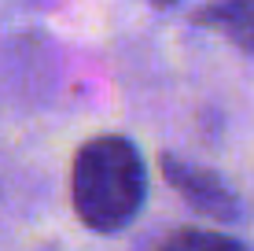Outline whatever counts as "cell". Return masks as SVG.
<instances>
[{
    "label": "cell",
    "instance_id": "obj_1",
    "mask_svg": "<svg viewBox=\"0 0 254 251\" xmlns=\"http://www.w3.org/2000/svg\"><path fill=\"white\" fill-rule=\"evenodd\" d=\"M70 200L85 229L111 237L129 229L147 203V163L122 133L89 137L74 152Z\"/></svg>",
    "mask_w": 254,
    "mask_h": 251
},
{
    "label": "cell",
    "instance_id": "obj_5",
    "mask_svg": "<svg viewBox=\"0 0 254 251\" xmlns=\"http://www.w3.org/2000/svg\"><path fill=\"white\" fill-rule=\"evenodd\" d=\"M147 4H155V7H173V4H181V0H147Z\"/></svg>",
    "mask_w": 254,
    "mask_h": 251
},
{
    "label": "cell",
    "instance_id": "obj_4",
    "mask_svg": "<svg viewBox=\"0 0 254 251\" xmlns=\"http://www.w3.org/2000/svg\"><path fill=\"white\" fill-rule=\"evenodd\" d=\"M159 251H247L236 237L214 229H177L159 244Z\"/></svg>",
    "mask_w": 254,
    "mask_h": 251
},
{
    "label": "cell",
    "instance_id": "obj_3",
    "mask_svg": "<svg viewBox=\"0 0 254 251\" xmlns=\"http://www.w3.org/2000/svg\"><path fill=\"white\" fill-rule=\"evenodd\" d=\"M195 22L221 33L236 48L254 52V0H210L195 11Z\"/></svg>",
    "mask_w": 254,
    "mask_h": 251
},
{
    "label": "cell",
    "instance_id": "obj_2",
    "mask_svg": "<svg viewBox=\"0 0 254 251\" xmlns=\"http://www.w3.org/2000/svg\"><path fill=\"white\" fill-rule=\"evenodd\" d=\"M159 170L166 177V185L173 192H181L191 211L206 214L210 222H240V196L229 188V181L221 174H214L210 167H199L191 159H181L173 152H162L159 155Z\"/></svg>",
    "mask_w": 254,
    "mask_h": 251
}]
</instances>
